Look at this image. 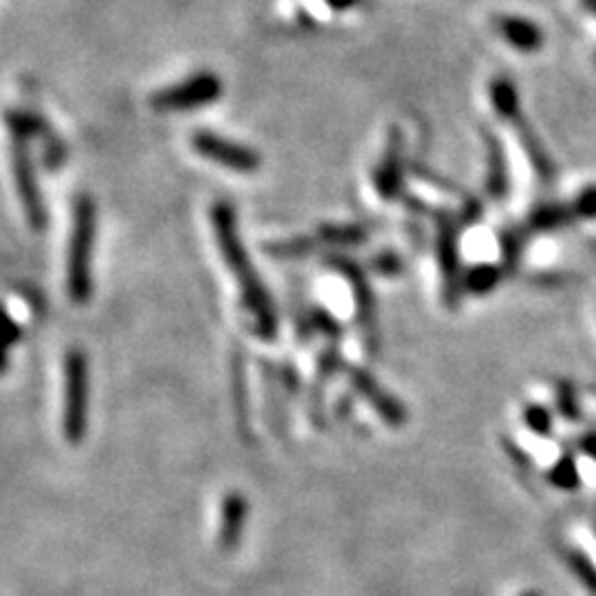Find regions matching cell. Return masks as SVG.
<instances>
[{
	"label": "cell",
	"instance_id": "6da1fadb",
	"mask_svg": "<svg viewBox=\"0 0 596 596\" xmlns=\"http://www.w3.org/2000/svg\"><path fill=\"white\" fill-rule=\"evenodd\" d=\"M212 226L216 234V244L226 259V266L234 274L236 286L242 289L244 309L251 313V319H254L256 333L264 341H271L279 331V319L264 281L256 274V269L251 264V259L242 244L234 206L229 202H216L212 206Z\"/></svg>",
	"mask_w": 596,
	"mask_h": 596
},
{
	"label": "cell",
	"instance_id": "7a4b0ae2",
	"mask_svg": "<svg viewBox=\"0 0 596 596\" xmlns=\"http://www.w3.org/2000/svg\"><path fill=\"white\" fill-rule=\"evenodd\" d=\"M98 209L88 194L75 199L72 234L68 249V294L75 303H88L92 294V246H95Z\"/></svg>",
	"mask_w": 596,
	"mask_h": 596
},
{
	"label": "cell",
	"instance_id": "3957f363",
	"mask_svg": "<svg viewBox=\"0 0 596 596\" xmlns=\"http://www.w3.org/2000/svg\"><path fill=\"white\" fill-rule=\"evenodd\" d=\"M90 407V371L82 351H70L65 358V407H62V431L68 443L80 445L88 433Z\"/></svg>",
	"mask_w": 596,
	"mask_h": 596
},
{
	"label": "cell",
	"instance_id": "277c9868",
	"mask_svg": "<svg viewBox=\"0 0 596 596\" xmlns=\"http://www.w3.org/2000/svg\"><path fill=\"white\" fill-rule=\"evenodd\" d=\"M222 92H224L222 78L209 70H202L182 82H176V85L154 92L152 108L162 112H190L206 108V104H214L222 98Z\"/></svg>",
	"mask_w": 596,
	"mask_h": 596
},
{
	"label": "cell",
	"instance_id": "5b68a950",
	"mask_svg": "<svg viewBox=\"0 0 596 596\" xmlns=\"http://www.w3.org/2000/svg\"><path fill=\"white\" fill-rule=\"evenodd\" d=\"M437 224V264H441L443 274V301L447 309L459 306V296L465 289V274H463V261H459V239H457V219L449 212L435 214Z\"/></svg>",
	"mask_w": 596,
	"mask_h": 596
},
{
	"label": "cell",
	"instance_id": "8992f818",
	"mask_svg": "<svg viewBox=\"0 0 596 596\" xmlns=\"http://www.w3.org/2000/svg\"><path fill=\"white\" fill-rule=\"evenodd\" d=\"M10 134H13V142H10V156H13V176H16L18 194L20 199H23L30 226H33L36 232H40V229H46L48 224V212L43 204V192H40L38 180H36V166L28 152V134L13 128H10Z\"/></svg>",
	"mask_w": 596,
	"mask_h": 596
},
{
	"label": "cell",
	"instance_id": "52a82bcc",
	"mask_svg": "<svg viewBox=\"0 0 596 596\" xmlns=\"http://www.w3.org/2000/svg\"><path fill=\"white\" fill-rule=\"evenodd\" d=\"M192 150L196 154H202L204 160L224 166V170H232V172L251 174L261 166V154L246 148V144L232 142V140L222 138V134H214V132H206V130L192 134Z\"/></svg>",
	"mask_w": 596,
	"mask_h": 596
},
{
	"label": "cell",
	"instance_id": "ba28073f",
	"mask_svg": "<svg viewBox=\"0 0 596 596\" xmlns=\"http://www.w3.org/2000/svg\"><path fill=\"white\" fill-rule=\"evenodd\" d=\"M329 264L346 276L353 291L355 316H358V323L365 333V346H368L371 353H375V348H378V319H375V299L368 279H365L363 269L346 256H331Z\"/></svg>",
	"mask_w": 596,
	"mask_h": 596
},
{
	"label": "cell",
	"instance_id": "9c48e42d",
	"mask_svg": "<svg viewBox=\"0 0 596 596\" xmlns=\"http://www.w3.org/2000/svg\"><path fill=\"white\" fill-rule=\"evenodd\" d=\"M346 375H348V383L353 385V391L381 415V421L385 425L403 427L407 423V407L397 401L395 395L385 391L368 371L361 368V365H346Z\"/></svg>",
	"mask_w": 596,
	"mask_h": 596
},
{
	"label": "cell",
	"instance_id": "30bf717a",
	"mask_svg": "<svg viewBox=\"0 0 596 596\" xmlns=\"http://www.w3.org/2000/svg\"><path fill=\"white\" fill-rule=\"evenodd\" d=\"M403 164H405L403 138H401V132L393 130L388 148H385L383 160L378 166H375V174H373L375 190H378V194L385 199V202H395V199L403 196V174H405Z\"/></svg>",
	"mask_w": 596,
	"mask_h": 596
},
{
	"label": "cell",
	"instance_id": "8fae6325",
	"mask_svg": "<svg viewBox=\"0 0 596 596\" xmlns=\"http://www.w3.org/2000/svg\"><path fill=\"white\" fill-rule=\"evenodd\" d=\"M495 30L509 48L519 52H537L545 46V30L522 16H497Z\"/></svg>",
	"mask_w": 596,
	"mask_h": 596
},
{
	"label": "cell",
	"instance_id": "7c38bea8",
	"mask_svg": "<svg viewBox=\"0 0 596 596\" xmlns=\"http://www.w3.org/2000/svg\"><path fill=\"white\" fill-rule=\"evenodd\" d=\"M512 130H515L517 140H519V144H522V150H525L527 160H529V164H532V170H535V174L539 176V182H542V184H552V182H554V174H557V170H554L552 156H549V152H547L545 144H542L537 130L532 128V124H529L525 118H519V120L512 122Z\"/></svg>",
	"mask_w": 596,
	"mask_h": 596
},
{
	"label": "cell",
	"instance_id": "4fadbf2b",
	"mask_svg": "<svg viewBox=\"0 0 596 596\" xmlns=\"http://www.w3.org/2000/svg\"><path fill=\"white\" fill-rule=\"evenodd\" d=\"M485 138V148H487V182L485 190L487 194L495 199V202H502L509 194V164H507V152L505 144L499 142L497 134L489 130L483 132Z\"/></svg>",
	"mask_w": 596,
	"mask_h": 596
},
{
	"label": "cell",
	"instance_id": "5bb4252c",
	"mask_svg": "<svg viewBox=\"0 0 596 596\" xmlns=\"http://www.w3.org/2000/svg\"><path fill=\"white\" fill-rule=\"evenodd\" d=\"M249 505L242 493H229L222 505V525H219V547L232 552L242 545V535L246 527Z\"/></svg>",
	"mask_w": 596,
	"mask_h": 596
},
{
	"label": "cell",
	"instance_id": "9a60e30c",
	"mask_svg": "<svg viewBox=\"0 0 596 596\" xmlns=\"http://www.w3.org/2000/svg\"><path fill=\"white\" fill-rule=\"evenodd\" d=\"M572 222H577V214H574L572 204L547 202V204H539L532 209L527 226H529V232H554V229H564Z\"/></svg>",
	"mask_w": 596,
	"mask_h": 596
},
{
	"label": "cell",
	"instance_id": "2e32d148",
	"mask_svg": "<svg viewBox=\"0 0 596 596\" xmlns=\"http://www.w3.org/2000/svg\"><path fill=\"white\" fill-rule=\"evenodd\" d=\"M489 102H493L495 112L505 122H515L522 118V104H519V90L509 78L499 75L489 82Z\"/></svg>",
	"mask_w": 596,
	"mask_h": 596
},
{
	"label": "cell",
	"instance_id": "e0dca14e",
	"mask_svg": "<svg viewBox=\"0 0 596 596\" xmlns=\"http://www.w3.org/2000/svg\"><path fill=\"white\" fill-rule=\"evenodd\" d=\"M502 276H505V269L495 264H477L465 274V289L475 296H487L502 284Z\"/></svg>",
	"mask_w": 596,
	"mask_h": 596
},
{
	"label": "cell",
	"instance_id": "ac0fdd59",
	"mask_svg": "<svg viewBox=\"0 0 596 596\" xmlns=\"http://www.w3.org/2000/svg\"><path fill=\"white\" fill-rule=\"evenodd\" d=\"M368 229L358 224H326L319 229V242L333 246H358L368 242Z\"/></svg>",
	"mask_w": 596,
	"mask_h": 596
},
{
	"label": "cell",
	"instance_id": "d6986e66",
	"mask_svg": "<svg viewBox=\"0 0 596 596\" xmlns=\"http://www.w3.org/2000/svg\"><path fill=\"white\" fill-rule=\"evenodd\" d=\"M547 479L554 487L562 489V493H574V489H579L582 477H579L577 459H574L572 455H562L557 463L552 465Z\"/></svg>",
	"mask_w": 596,
	"mask_h": 596
},
{
	"label": "cell",
	"instance_id": "ffe728a7",
	"mask_svg": "<svg viewBox=\"0 0 596 596\" xmlns=\"http://www.w3.org/2000/svg\"><path fill=\"white\" fill-rule=\"evenodd\" d=\"M499 251H502V266H505V271H515L519 266L522 251H525V234H522L515 226L502 229Z\"/></svg>",
	"mask_w": 596,
	"mask_h": 596
},
{
	"label": "cell",
	"instance_id": "44dd1931",
	"mask_svg": "<svg viewBox=\"0 0 596 596\" xmlns=\"http://www.w3.org/2000/svg\"><path fill=\"white\" fill-rule=\"evenodd\" d=\"M567 564L574 577L579 579V584L587 589L592 596H596V564L587 552L582 549H569L567 552Z\"/></svg>",
	"mask_w": 596,
	"mask_h": 596
},
{
	"label": "cell",
	"instance_id": "7402d4cb",
	"mask_svg": "<svg viewBox=\"0 0 596 596\" xmlns=\"http://www.w3.org/2000/svg\"><path fill=\"white\" fill-rule=\"evenodd\" d=\"M557 411L564 421H569V423L582 421V407L577 401V391H574L569 383L557 385Z\"/></svg>",
	"mask_w": 596,
	"mask_h": 596
},
{
	"label": "cell",
	"instance_id": "603a6c76",
	"mask_svg": "<svg viewBox=\"0 0 596 596\" xmlns=\"http://www.w3.org/2000/svg\"><path fill=\"white\" fill-rule=\"evenodd\" d=\"M522 417H525V425L529 427L535 435H549L552 433V425H554V417L552 413L547 411L545 405L539 403H529L525 407V413H522Z\"/></svg>",
	"mask_w": 596,
	"mask_h": 596
},
{
	"label": "cell",
	"instance_id": "cb8c5ba5",
	"mask_svg": "<svg viewBox=\"0 0 596 596\" xmlns=\"http://www.w3.org/2000/svg\"><path fill=\"white\" fill-rule=\"evenodd\" d=\"M316 244H319V239H291V242L271 244L269 254L281 256V259H301V256H306L309 251L316 249Z\"/></svg>",
	"mask_w": 596,
	"mask_h": 596
},
{
	"label": "cell",
	"instance_id": "d4e9b609",
	"mask_svg": "<svg viewBox=\"0 0 596 596\" xmlns=\"http://www.w3.org/2000/svg\"><path fill=\"white\" fill-rule=\"evenodd\" d=\"M572 209L577 219H596V184L584 186V190L574 196Z\"/></svg>",
	"mask_w": 596,
	"mask_h": 596
},
{
	"label": "cell",
	"instance_id": "484cf974",
	"mask_svg": "<svg viewBox=\"0 0 596 596\" xmlns=\"http://www.w3.org/2000/svg\"><path fill=\"white\" fill-rule=\"evenodd\" d=\"M18 339H20V326L10 319V313L6 311L3 303H0V346L10 348L13 343H18Z\"/></svg>",
	"mask_w": 596,
	"mask_h": 596
},
{
	"label": "cell",
	"instance_id": "4316f807",
	"mask_svg": "<svg viewBox=\"0 0 596 596\" xmlns=\"http://www.w3.org/2000/svg\"><path fill=\"white\" fill-rule=\"evenodd\" d=\"M373 269L378 271V274L395 276V274H401V271H403V261H401V256H395V254H391V251H385V254L375 256Z\"/></svg>",
	"mask_w": 596,
	"mask_h": 596
},
{
	"label": "cell",
	"instance_id": "83f0119b",
	"mask_svg": "<svg viewBox=\"0 0 596 596\" xmlns=\"http://www.w3.org/2000/svg\"><path fill=\"white\" fill-rule=\"evenodd\" d=\"M313 321H316V326H319L321 331H326V333H329L331 341H339V336H341V326H339L336 321H333V319L329 316L326 311L319 309V311H316V319H313Z\"/></svg>",
	"mask_w": 596,
	"mask_h": 596
},
{
	"label": "cell",
	"instance_id": "f1b7e54d",
	"mask_svg": "<svg viewBox=\"0 0 596 596\" xmlns=\"http://www.w3.org/2000/svg\"><path fill=\"white\" fill-rule=\"evenodd\" d=\"M579 449L596 463V433H584L579 437Z\"/></svg>",
	"mask_w": 596,
	"mask_h": 596
},
{
	"label": "cell",
	"instance_id": "f546056e",
	"mask_svg": "<svg viewBox=\"0 0 596 596\" xmlns=\"http://www.w3.org/2000/svg\"><path fill=\"white\" fill-rule=\"evenodd\" d=\"M479 216H483V206H479L475 199H469V202L465 204V224H475L479 222Z\"/></svg>",
	"mask_w": 596,
	"mask_h": 596
},
{
	"label": "cell",
	"instance_id": "4dcf8cb0",
	"mask_svg": "<svg viewBox=\"0 0 596 596\" xmlns=\"http://www.w3.org/2000/svg\"><path fill=\"white\" fill-rule=\"evenodd\" d=\"M358 3H361V0H326V6L333 8V10H351Z\"/></svg>",
	"mask_w": 596,
	"mask_h": 596
},
{
	"label": "cell",
	"instance_id": "1f68e13d",
	"mask_svg": "<svg viewBox=\"0 0 596 596\" xmlns=\"http://www.w3.org/2000/svg\"><path fill=\"white\" fill-rule=\"evenodd\" d=\"M579 6L587 10L592 18H596V0H579Z\"/></svg>",
	"mask_w": 596,
	"mask_h": 596
},
{
	"label": "cell",
	"instance_id": "d6a6232c",
	"mask_svg": "<svg viewBox=\"0 0 596 596\" xmlns=\"http://www.w3.org/2000/svg\"><path fill=\"white\" fill-rule=\"evenodd\" d=\"M8 368V348L0 346V373Z\"/></svg>",
	"mask_w": 596,
	"mask_h": 596
},
{
	"label": "cell",
	"instance_id": "836d02e7",
	"mask_svg": "<svg viewBox=\"0 0 596 596\" xmlns=\"http://www.w3.org/2000/svg\"><path fill=\"white\" fill-rule=\"evenodd\" d=\"M522 596H542L539 592H527V594H522Z\"/></svg>",
	"mask_w": 596,
	"mask_h": 596
},
{
	"label": "cell",
	"instance_id": "e575fe53",
	"mask_svg": "<svg viewBox=\"0 0 596 596\" xmlns=\"http://www.w3.org/2000/svg\"><path fill=\"white\" fill-rule=\"evenodd\" d=\"M594 537H596V525H594Z\"/></svg>",
	"mask_w": 596,
	"mask_h": 596
}]
</instances>
